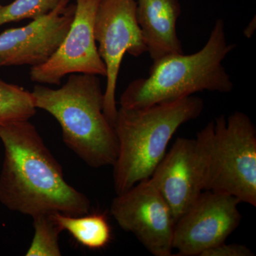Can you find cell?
<instances>
[{
    "label": "cell",
    "instance_id": "6da1fadb",
    "mask_svg": "<svg viewBox=\"0 0 256 256\" xmlns=\"http://www.w3.org/2000/svg\"><path fill=\"white\" fill-rule=\"evenodd\" d=\"M30 120L0 126L4 146L0 172L2 204L32 217L52 213L87 214L90 200L66 181L62 166Z\"/></svg>",
    "mask_w": 256,
    "mask_h": 256
},
{
    "label": "cell",
    "instance_id": "7a4b0ae2",
    "mask_svg": "<svg viewBox=\"0 0 256 256\" xmlns=\"http://www.w3.org/2000/svg\"><path fill=\"white\" fill-rule=\"evenodd\" d=\"M32 95L36 109L60 124L64 142L92 168L112 166L118 152L114 126L104 112L98 76L74 74L58 88L38 84Z\"/></svg>",
    "mask_w": 256,
    "mask_h": 256
},
{
    "label": "cell",
    "instance_id": "3957f363",
    "mask_svg": "<svg viewBox=\"0 0 256 256\" xmlns=\"http://www.w3.org/2000/svg\"><path fill=\"white\" fill-rule=\"evenodd\" d=\"M203 99L190 96L142 108L118 109L114 124L118 152L112 164L116 194L150 178L182 124L203 112Z\"/></svg>",
    "mask_w": 256,
    "mask_h": 256
},
{
    "label": "cell",
    "instance_id": "277c9868",
    "mask_svg": "<svg viewBox=\"0 0 256 256\" xmlns=\"http://www.w3.org/2000/svg\"><path fill=\"white\" fill-rule=\"evenodd\" d=\"M235 48L236 44L228 43L225 24L218 18L201 50L153 60L148 77L132 80L122 92L120 107L142 108L204 90L229 94L234 84L223 62Z\"/></svg>",
    "mask_w": 256,
    "mask_h": 256
},
{
    "label": "cell",
    "instance_id": "5b68a950",
    "mask_svg": "<svg viewBox=\"0 0 256 256\" xmlns=\"http://www.w3.org/2000/svg\"><path fill=\"white\" fill-rule=\"evenodd\" d=\"M197 136L205 152L204 191L228 194L256 206V130L246 114L220 116Z\"/></svg>",
    "mask_w": 256,
    "mask_h": 256
},
{
    "label": "cell",
    "instance_id": "8992f818",
    "mask_svg": "<svg viewBox=\"0 0 256 256\" xmlns=\"http://www.w3.org/2000/svg\"><path fill=\"white\" fill-rule=\"evenodd\" d=\"M98 50L106 68L104 112L114 126L118 78L126 53L138 57L146 47L137 20V0H101L94 24Z\"/></svg>",
    "mask_w": 256,
    "mask_h": 256
},
{
    "label": "cell",
    "instance_id": "52a82bcc",
    "mask_svg": "<svg viewBox=\"0 0 256 256\" xmlns=\"http://www.w3.org/2000/svg\"><path fill=\"white\" fill-rule=\"evenodd\" d=\"M110 212L119 226L134 235L153 256H172L174 217L150 178L117 194Z\"/></svg>",
    "mask_w": 256,
    "mask_h": 256
},
{
    "label": "cell",
    "instance_id": "ba28073f",
    "mask_svg": "<svg viewBox=\"0 0 256 256\" xmlns=\"http://www.w3.org/2000/svg\"><path fill=\"white\" fill-rule=\"evenodd\" d=\"M238 198L223 192L204 191L175 222L172 248L178 256H200L225 242L240 223Z\"/></svg>",
    "mask_w": 256,
    "mask_h": 256
},
{
    "label": "cell",
    "instance_id": "9c48e42d",
    "mask_svg": "<svg viewBox=\"0 0 256 256\" xmlns=\"http://www.w3.org/2000/svg\"><path fill=\"white\" fill-rule=\"evenodd\" d=\"M101 0H76L75 14L65 38L46 63L31 67L32 82L60 85L74 74L106 77V68L98 50L94 24Z\"/></svg>",
    "mask_w": 256,
    "mask_h": 256
},
{
    "label": "cell",
    "instance_id": "30bf717a",
    "mask_svg": "<svg viewBox=\"0 0 256 256\" xmlns=\"http://www.w3.org/2000/svg\"><path fill=\"white\" fill-rule=\"evenodd\" d=\"M76 5L60 2L48 14L21 28L0 34V67L37 66L46 63L62 43L73 21Z\"/></svg>",
    "mask_w": 256,
    "mask_h": 256
},
{
    "label": "cell",
    "instance_id": "8fae6325",
    "mask_svg": "<svg viewBox=\"0 0 256 256\" xmlns=\"http://www.w3.org/2000/svg\"><path fill=\"white\" fill-rule=\"evenodd\" d=\"M205 153L203 143L178 138L151 175L150 180L171 208L176 222L204 191Z\"/></svg>",
    "mask_w": 256,
    "mask_h": 256
},
{
    "label": "cell",
    "instance_id": "7c38bea8",
    "mask_svg": "<svg viewBox=\"0 0 256 256\" xmlns=\"http://www.w3.org/2000/svg\"><path fill=\"white\" fill-rule=\"evenodd\" d=\"M180 14L178 0H137L138 24L152 60L183 54L176 28Z\"/></svg>",
    "mask_w": 256,
    "mask_h": 256
},
{
    "label": "cell",
    "instance_id": "4fadbf2b",
    "mask_svg": "<svg viewBox=\"0 0 256 256\" xmlns=\"http://www.w3.org/2000/svg\"><path fill=\"white\" fill-rule=\"evenodd\" d=\"M63 230H66L82 246L92 250L104 248L110 242L111 228L102 214L70 216L54 213Z\"/></svg>",
    "mask_w": 256,
    "mask_h": 256
},
{
    "label": "cell",
    "instance_id": "5bb4252c",
    "mask_svg": "<svg viewBox=\"0 0 256 256\" xmlns=\"http://www.w3.org/2000/svg\"><path fill=\"white\" fill-rule=\"evenodd\" d=\"M36 110L31 92L0 77V126L30 120Z\"/></svg>",
    "mask_w": 256,
    "mask_h": 256
},
{
    "label": "cell",
    "instance_id": "9a60e30c",
    "mask_svg": "<svg viewBox=\"0 0 256 256\" xmlns=\"http://www.w3.org/2000/svg\"><path fill=\"white\" fill-rule=\"evenodd\" d=\"M32 218L34 234L25 256H62L60 235L63 230L55 220L54 213L38 214Z\"/></svg>",
    "mask_w": 256,
    "mask_h": 256
},
{
    "label": "cell",
    "instance_id": "2e32d148",
    "mask_svg": "<svg viewBox=\"0 0 256 256\" xmlns=\"http://www.w3.org/2000/svg\"><path fill=\"white\" fill-rule=\"evenodd\" d=\"M60 0H14L0 9V26L22 20H34L48 14Z\"/></svg>",
    "mask_w": 256,
    "mask_h": 256
},
{
    "label": "cell",
    "instance_id": "e0dca14e",
    "mask_svg": "<svg viewBox=\"0 0 256 256\" xmlns=\"http://www.w3.org/2000/svg\"><path fill=\"white\" fill-rule=\"evenodd\" d=\"M249 248L242 244H226L225 242L207 249L200 256H254Z\"/></svg>",
    "mask_w": 256,
    "mask_h": 256
},
{
    "label": "cell",
    "instance_id": "ac0fdd59",
    "mask_svg": "<svg viewBox=\"0 0 256 256\" xmlns=\"http://www.w3.org/2000/svg\"><path fill=\"white\" fill-rule=\"evenodd\" d=\"M2 6V5L1 4H0V9H1Z\"/></svg>",
    "mask_w": 256,
    "mask_h": 256
}]
</instances>
